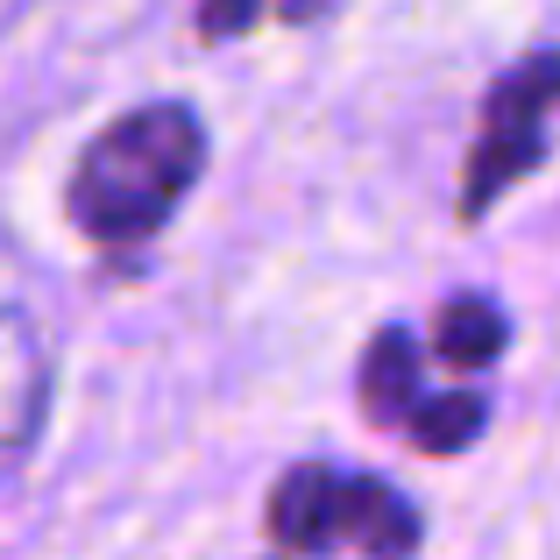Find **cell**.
<instances>
[{"instance_id":"obj_1","label":"cell","mask_w":560,"mask_h":560,"mask_svg":"<svg viewBox=\"0 0 560 560\" xmlns=\"http://www.w3.org/2000/svg\"><path fill=\"white\" fill-rule=\"evenodd\" d=\"M206 164V128L185 100H150V107L107 121L79 150L65 185V213L79 220V234L107 248L150 242L171 213L185 206V191L199 185Z\"/></svg>"},{"instance_id":"obj_2","label":"cell","mask_w":560,"mask_h":560,"mask_svg":"<svg viewBox=\"0 0 560 560\" xmlns=\"http://www.w3.org/2000/svg\"><path fill=\"white\" fill-rule=\"evenodd\" d=\"M560 107V50H539L525 65H511L482 100V142L468 150L462 178V213L482 220L525 171L547 156V114Z\"/></svg>"},{"instance_id":"obj_3","label":"cell","mask_w":560,"mask_h":560,"mask_svg":"<svg viewBox=\"0 0 560 560\" xmlns=\"http://www.w3.org/2000/svg\"><path fill=\"white\" fill-rule=\"evenodd\" d=\"M43 419H50V341L36 313L0 291V482L28 462Z\"/></svg>"},{"instance_id":"obj_4","label":"cell","mask_w":560,"mask_h":560,"mask_svg":"<svg viewBox=\"0 0 560 560\" xmlns=\"http://www.w3.org/2000/svg\"><path fill=\"white\" fill-rule=\"evenodd\" d=\"M341 511H348V476L327 462H305L270 497V539L284 553H334V547H348Z\"/></svg>"},{"instance_id":"obj_5","label":"cell","mask_w":560,"mask_h":560,"mask_svg":"<svg viewBox=\"0 0 560 560\" xmlns=\"http://www.w3.org/2000/svg\"><path fill=\"white\" fill-rule=\"evenodd\" d=\"M341 539H348V547H362L370 560H411V547H419V511H411V497L390 490V482L348 476Z\"/></svg>"},{"instance_id":"obj_6","label":"cell","mask_w":560,"mask_h":560,"mask_svg":"<svg viewBox=\"0 0 560 560\" xmlns=\"http://www.w3.org/2000/svg\"><path fill=\"white\" fill-rule=\"evenodd\" d=\"M362 405L383 425H405L411 405H419V341L405 327H383L362 355Z\"/></svg>"},{"instance_id":"obj_7","label":"cell","mask_w":560,"mask_h":560,"mask_svg":"<svg viewBox=\"0 0 560 560\" xmlns=\"http://www.w3.org/2000/svg\"><path fill=\"white\" fill-rule=\"evenodd\" d=\"M433 348L454 370H482V362L504 355V313L490 299H447L433 319Z\"/></svg>"},{"instance_id":"obj_8","label":"cell","mask_w":560,"mask_h":560,"mask_svg":"<svg viewBox=\"0 0 560 560\" xmlns=\"http://www.w3.org/2000/svg\"><path fill=\"white\" fill-rule=\"evenodd\" d=\"M482 419H490V405H482L476 390H447V397H419L405 425L425 454H462L468 440L482 433Z\"/></svg>"},{"instance_id":"obj_9","label":"cell","mask_w":560,"mask_h":560,"mask_svg":"<svg viewBox=\"0 0 560 560\" xmlns=\"http://www.w3.org/2000/svg\"><path fill=\"white\" fill-rule=\"evenodd\" d=\"M256 8H262V0H206L199 28H206V36H228V28H248V22H256Z\"/></svg>"}]
</instances>
